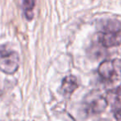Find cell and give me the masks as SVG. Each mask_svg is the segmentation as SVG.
<instances>
[{
	"label": "cell",
	"instance_id": "cell-6",
	"mask_svg": "<svg viewBox=\"0 0 121 121\" xmlns=\"http://www.w3.org/2000/svg\"><path fill=\"white\" fill-rule=\"evenodd\" d=\"M36 5V0H22V8L23 13L27 20L33 17V9Z\"/></svg>",
	"mask_w": 121,
	"mask_h": 121
},
{
	"label": "cell",
	"instance_id": "cell-4",
	"mask_svg": "<svg viewBox=\"0 0 121 121\" xmlns=\"http://www.w3.org/2000/svg\"><path fill=\"white\" fill-rule=\"evenodd\" d=\"M108 105V100L103 95L96 91L90 93L84 100L85 110L89 114H98L104 112Z\"/></svg>",
	"mask_w": 121,
	"mask_h": 121
},
{
	"label": "cell",
	"instance_id": "cell-5",
	"mask_svg": "<svg viewBox=\"0 0 121 121\" xmlns=\"http://www.w3.org/2000/svg\"><path fill=\"white\" fill-rule=\"evenodd\" d=\"M78 88V81L75 76L70 75L62 80L60 86V92L63 95L68 96L71 95Z\"/></svg>",
	"mask_w": 121,
	"mask_h": 121
},
{
	"label": "cell",
	"instance_id": "cell-7",
	"mask_svg": "<svg viewBox=\"0 0 121 121\" xmlns=\"http://www.w3.org/2000/svg\"><path fill=\"white\" fill-rule=\"evenodd\" d=\"M112 97L115 103L121 104V85L112 91Z\"/></svg>",
	"mask_w": 121,
	"mask_h": 121
},
{
	"label": "cell",
	"instance_id": "cell-8",
	"mask_svg": "<svg viewBox=\"0 0 121 121\" xmlns=\"http://www.w3.org/2000/svg\"><path fill=\"white\" fill-rule=\"evenodd\" d=\"M114 115L116 119L121 120V107L117 109H115V111H114Z\"/></svg>",
	"mask_w": 121,
	"mask_h": 121
},
{
	"label": "cell",
	"instance_id": "cell-1",
	"mask_svg": "<svg viewBox=\"0 0 121 121\" xmlns=\"http://www.w3.org/2000/svg\"><path fill=\"white\" fill-rule=\"evenodd\" d=\"M99 43L106 48L118 47L121 44V23L109 20L104 22L99 33Z\"/></svg>",
	"mask_w": 121,
	"mask_h": 121
},
{
	"label": "cell",
	"instance_id": "cell-3",
	"mask_svg": "<svg viewBox=\"0 0 121 121\" xmlns=\"http://www.w3.org/2000/svg\"><path fill=\"white\" fill-rule=\"evenodd\" d=\"M98 73L103 80L107 81H115L121 79V60H104L99 66Z\"/></svg>",
	"mask_w": 121,
	"mask_h": 121
},
{
	"label": "cell",
	"instance_id": "cell-2",
	"mask_svg": "<svg viewBox=\"0 0 121 121\" xmlns=\"http://www.w3.org/2000/svg\"><path fill=\"white\" fill-rule=\"evenodd\" d=\"M20 66V58L15 51L0 47V71L7 75H13Z\"/></svg>",
	"mask_w": 121,
	"mask_h": 121
}]
</instances>
